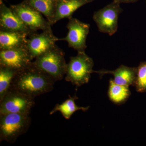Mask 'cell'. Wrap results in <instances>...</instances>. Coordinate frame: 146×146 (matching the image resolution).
Returning a JSON list of instances; mask_svg holds the SVG:
<instances>
[{"label": "cell", "mask_w": 146, "mask_h": 146, "mask_svg": "<svg viewBox=\"0 0 146 146\" xmlns=\"http://www.w3.org/2000/svg\"><path fill=\"white\" fill-rule=\"evenodd\" d=\"M55 82L52 79L36 68L33 61L27 67L18 72L10 89H15L35 98L52 91Z\"/></svg>", "instance_id": "6da1fadb"}, {"label": "cell", "mask_w": 146, "mask_h": 146, "mask_svg": "<svg viewBox=\"0 0 146 146\" xmlns=\"http://www.w3.org/2000/svg\"><path fill=\"white\" fill-rule=\"evenodd\" d=\"M64 51L56 45L35 58L33 64L55 82L63 79L67 64Z\"/></svg>", "instance_id": "7a4b0ae2"}, {"label": "cell", "mask_w": 146, "mask_h": 146, "mask_svg": "<svg viewBox=\"0 0 146 146\" xmlns=\"http://www.w3.org/2000/svg\"><path fill=\"white\" fill-rule=\"evenodd\" d=\"M30 114L7 113L0 115V141L10 144L26 133L31 124Z\"/></svg>", "instance_id": "3957f363"}, {"label": "cell", "mask_w": 146, "mask_h": 146, "mask_svg": "<svg viewBox=\"0 0 146 146\" xmlns=\"http://www.w3.org/2000/svg\"><path fill=\"white\" fill-rule=\"evenodd\" d=\"M78 52L76 56L70 57L67 64L65 80L79 87L89 82L91 74L94 73V62L85 52Z\"/></svg>", "instance_id": "277c9868"}, {"label": "cell", "mask_w": 146, "mask_h": 146, "mask_svg": "<svg viewBox=\"0 0 146 146\" xmlns=\"http://www.w3.org/2000/svg\"><path fill=\"white\" fill-rule=\"evenodd\" d=\"M9 7L33 32L51 28V25L43 17L42 13L30 5L25 0L18 4L10 5Z\"/></svg>", "instance_id": "5b68a950"}, {"label": "cell", "mask_w": 146, "mask_h": 146, "mask_svg": "<svg viewBox=\"0 0 146 146\" xmlns=\"http://www.w3.org/2000/svg\"><path fill=\"white\" fill-rule=\"evenodd\" d=\"M34 99L15 89H10L0 101V115L7 113L30 114Z\"/></svg>", "instance_id": "8992f818"}, {"label": "cell", "mask_w": 146, "mask_h": 146, "mask_svg": "<svg viewBox=\"0 0 146 146\" xmlns=\"http://www.w3.org/2000/svg\"><path fill=\"white\" fill-rule=\"evenodd\" d=\"M120 4L117 0H114L111 3L94 13L93 18L99 31L107 33L110 36L117 32L119 16L123 11Z\"/></svg>", "instance_id": "52a82bcc"}, {"label": "cell", "mask_w": 146, "mask_h": 146, "mask_svg": "<svg viewBox=\"0 0 146 146\" xmlns=\"http://www.w3.org/2000/svg\"><path fill=\"white\" fill-rule=\"evenodd\" d=\"M69 20L67 25L68 34L65 38L60 40L66 41L69 47L77 51L78 52H85L87 47L86 40L89 33L90 25L72 17Z\"/></svg>", "instance_id": "ba28073f"}, {"label": "cell", "mask_w": 146, "mask_h": 146, "mask_svg": "<svg viewBox=\"0 0 146 146\" xmlns=\"http://www.w3.org/2000/svg\"><path fill=\"white\" fill-rule=\"evenodd\" d=\"M58 40L60 39L55 36L50 28L41 33H31L28 36L26 47L34 59L54 46Z\"/></svg>", "instance_id": "9c48e42d"}, {"label": "cell", "mask_w": 146, "mask_h": 146, "mask_svg": "<svg viewBox=\"0 0 146 146\" xmlns=\"http://www.w3.org/2000/svg\"><path fill=\"white\" fill-rule=\"evenodd\" d=\"M33 59L26 47L0 50V66L12 68L18 72L27 67Z\"/></svg>", "instance_id": "30bf717a"}, {"label": "cell", "mask_w": 146, "mask_h": 146, "mask_svg": "<svg viewBox=\"0 0 146 146\" xmlns=\"http://www.w3.org/2000/svg\"><path fill=\"white\" fill-rule=\"evenodd\" d=\"M0 30L21 32L29 34L33 32L3 1L0 2Z\"/></svg>", "instance_id": "8fae6325"}, {"label": "cell", "mask_w": 146, "mask_h": 146, "mask_svg": "<svg viewBox=\"0 0 146 146\" xmlns=\"http://www.w3.org/2000/svg\"><path fill=\"white\" fill-rule=\"evenodd\" d=\"M94 73L99 75L100 77L106 74H112L114 76L113 81L119 85L127 86H134L137 74V68L129 67L121 65L118 68L113 71L101 70L99 71H94Z\"/></svg>", "instance_id": "7c38bea8"}, {"label": "cell", "mask_w": 146, "mask_h": 146, "mask_svg": "<svg viewBox=\"0 0 146 146\" xmlns=\"http://www.w3.org/2000/svg\"><path fill=\"white\" fill-rule=\"evenodd\" d=\"M94 0H58L52 25L64 18H72L73 13L81 7Z\"/></svg>", "instance_id": "4fadbf2b"}, {"label": "cell", "mask_w": 146, "mask_h": 146, "mask_svg": "<svg viewBox=\"0 0 146 146\" xmlns=\"http://www.w3.org/2000/svg\"><path fill=\"white\" fill-rule=\"evenodd\" d=\"M29 33L0 30V50H9L26 46Z\"/></svg>", "instance_id": "5bb4252c"}, {"label": "cell", "mask_w": 146, "mask_h": 146, "mask_svg": "<svg viewBox=\"0 0 146 146\" xmlns=\"http://www.w3.org/2000/svg\"><path fill=\"white\" fill-rule=\"evenodd\" d=\"M78 99V98L76 96L71 97L69 96V98L60 104H57L54 108L50 112V115H51L55 112L59 111L66 119H69L72 115L76 111L82 110L84 112H86L89 109V106L87 107H80L75 104L76 100Z\"/></svg>", "instance_id": "9a60e30c"}, {"label": "cell", "mask_w": 146, "mask_h": 146, "mask_svg": "<svg viewBox=\"0 0 146 146\" xmlns=\"http://www.w3.org/2000/svg\"><path fill=\"white\" fill-rule=\"evenodd\" d=\"M130 95L129 86L117 84L112 79L110 80L108 95L112 102L117 104H122L127 100Z\"/></svg>", "instance_id": "2e32d148"}, {"label": "cell", "mask_w": 146, "mask_h": 146, "mask_svg": "<svg viewBox=\"0 0 146 146\" xmlns=\"http://www.w3.org/2000/svg\"><path fill=\"white\" fill-rule=\"evenodd\" d=\"M30 5L44 16L52 25L57 1L53 0H25Z\"/></svg>", "instance_id": "e0dca14e"}, {"label": "cell", "mask_w": 146, "mask_h": 146, "mask_svg": "<svg viewBox=\"0 0 146 146\" xmlns=\"http://www.w3.org/2000/svg\"><path fill=\"white\" fill-rule=\"evenodd\" d=\"M17 72L12 68L0 66V101L10 89Z\"/></svg>", "instance_id": "ac0fdd59"}, {"label": "cell", "mask_w": 146, "mask_h": 146, "mask_svg": "<svg viewBox=\"0 0 146 146\" xmlns=\"http://www.w3.org/2000/svg\"><path fill=\"white\" fill-rule=\"evenodd\" d=\"M134 86L139 93L146 92V61L141 62L137 67V74Z\"/></svg>", "instance_id": "d6986e66"}, {"label": "cell", "mask_w": 146, "mask_h": 146, "mask_svg": "<svg viewBox=\"0 0 146 146\" xmlns=\"http://www.w3.org/2000/svg\"><path fill=\"white\" fill-rule=\"evenodd\" d=\"M119 2L121 3H134L138 1V0H117Z\"/></svg>", "instance_id": "ffe728a7"}, {"label": "cell", "mask_w": 146, "mask_h": 146, "mask_svg": "<svg viewBox=\"0 0 146 146\" xmlns=\"http://www.w3.org/2000/svg\"><path fill=\"white\" fill-rule=\"evenodd\" d=\"M3 0H0V2H3Z\"/></svg>", "instance_id": "44dd1931"}, {"label": "cell", "mask_w": 146, "mask_h": 146, "mask_svg": "<svg viewBox=\"0 0 146 146\" xmlns=\"http://www.w3.org/2000/svg\"><path fill=\"white\" fill-rule=\"evenodd\" d=\"M53 1H57L58 0H53Z\"/></svg>", "instance_id": "7402d4cb"}]
</instances>
